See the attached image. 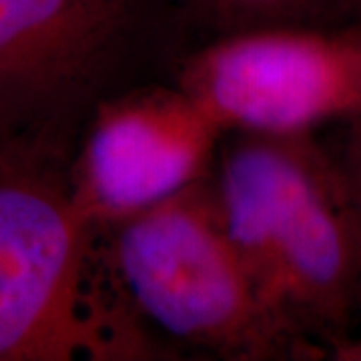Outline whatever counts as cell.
Segmentation results:
<instances>
[{"label":"cell","mask_w":361,"mask_h":361,"mask_svg":"<svg viewBox=\"0 0 361 361\" xmlns=\"http://www.w3.org/2000/svg\"><path fill=\"white\" fill-rule=\"evenodd\" d=\"M171 0H0V151L49 159L115 97Z\"/></svg>","instance_id":"4"},{"label":"cell","mask_w":361,"mask_h":361,"mask_svg":"<svg viewBox=\"0 0 361 361\" xmlns=\"http://www.w3.org/2000/svg\"><path fill=\"white\" fill-rule=\"evenodd\" d=\"M343 175L348 180L349 193L355 205L357 221L361 229V116L348 121V130L343 137V147L337 157ZM360 311H361V287H360Z\"/></svg>","instance_id":"8"},{"label":"cell","mask_w":361,"mask_h":361,"mask_svg":"<svg viewBox=\"0 0 361 361\" xmlns=\"http://www.w3.org/2000/svg\"><path fill=\"white\" fill-rule=\"evenodd\" d=\"M189 23L213 39L263 28H349L361 0H171Z\"/></svg>","instance_id":"7"},{"label":"cell","mask_w":361,"mask_h":361,"mask_svg":"<svg viewBox=\"0 0 361 361\" xmlns=\"http://www.w3.org/2000/svg\"><path fill=\"white\" fill-rule=\"evenodd\" d=\"M349 28H351V30H355L357 35H361V16L355 20V23H353V25L349 26Z\"/></svg>","instance_id":"10"},{"label":"cell","mask_w":361,"mask_h":361,"mask_svg":"<svg viewBox=\"0 0 361 361\" xmlns=\"http://www.w3.org/2000/svg\"><path fill=\"white\" fill-rule=\"evenodd\" d=\"M241 135L221 157V221L259 293L307 357L360 311L361 229L339 161L311 133Z\"/></svg>","instance_id":"1"},{"label":"cell","mask_w":361,"mask_h":361,"mask_svg":"<svg viewBox=\"0 0 361 361\" xmlns=\"http://www.w3.org/2000/svg\"><path fill=\"white\" fill-rule=\"evenodd\" d=\"M103 231L116 281L149 329L227 360H307L225 231L213 185L197 180Z\"/></svg>","instance_id":"3"},{"label":"cell","mask_w":361,"mask_h":361,"mask_svg":"<svg viewBox=\"0 0 361 361\" xmlns=\"http://www.w3.org/2000/svg\"><path fill=\"white\" fill-rule=\"evenodd\" d=\"M225 130L311 133L361 116V35L263 28L213 39L179 85Z\"/></svg>","instance_id":"5"},{"label":"cell","mask_w":361,"mask_h":361,"mask_svg":"<svg viewBox=\"0 0 361 361\" xmlns=\"http://www.w3.org/2000/svg\"><path fill=\"white\" fill-rule=\"evenodd\" d=\"M223 133L179 87L115 94L90 116L71 191L94 223H116L203 179Z\"/></svg>","instance_id":"6"},{"label":"cell","mask_w":361,"mask_h":361,"mask_svg":"<svg viewBox=\"0 0 361 361\" xmlns=\"http://www.w3.org/2000/svg\"><path fill=\"white\" fill-rule=\"evenodd\" d=\"M104 231L44 159L0 151V361L153 360Z\"/></svg>","instance_id":"2"},{"label":"cell","mask_w":361,"mask_h":361,"mask_svg":"<svg viewBox=\"0 0 361 361\" xmlns=\"http://www.w3.org/2000/svg\"><path fill=\"white\" fill-rule=\"evenodd\" d=\"M327 353L337 361H361V339L343 337L327 349Z\"/></svg>","instance_id":"9"}]
</instances>
